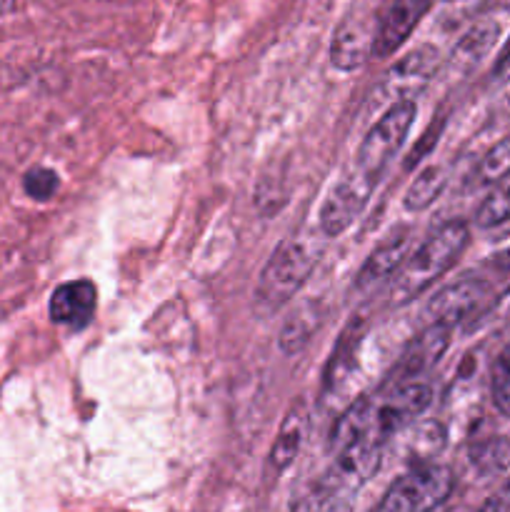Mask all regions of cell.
Listing matches in <instances>:
<instances>
[{"label":"cell","mask_w":510,"mask_h":512,"mask_svg":"<svg viewBox=\"0 0 510 512\" xmlns=\"http://www.w3.org/2000/svg\"><path fill=\"white\" fill-rule=\"evenodd\" d=\"M433 403V388L425 380H398L380 395L358 398L348 405L335 423L330 443L335 450L355 443V440H375L388 443L398 430L413 423Z\"/></svg>","instance_id":"obj_1"},{"label":"cell","mask_w":510,"mask_h":512,"mask_svg":"<svg viewBox=\"0 0 510 512\" xmlns=\"http://www.w3.org/2000/svg\"><path fill=\"white\" fill-rule=\"evenodd\" d=\"M470 228L463 220H448L435 228L413 253L405 258L398 273L390 278L388 298L395 305H408L425 293L438 278H443L463 250L468 248Z\"/></svg>","instance_id":"obj_2"},{"label":"cell","mask_w":510,"mask_h":512,"mask_svg":"<svg viewBox=\"0 0 510 512\" xmlns=\"http://www.w3.org/2000/svg\"><path fill=\"white\" fill-rule=\"evenodd\" d=\"M325 235L298 233L285 238L265 263L255 285V308L260 313H275L300 293L325 250Z\"/></svg>","instance_id":"obj_3"},{"label":"cell","mask_w":510,"mask_h":512,"mask_svg":"<svg viewBox=\"0 0 510 512\" xmlns=\"http://www.w3.org/2000/svg\"><path fill=\"white\" fill-rule=\"evenodd\" d=\"M383 443L375 440H355L335 453V460L325 470L323 478L313 488V512L330 503H348L355 500L365 483L378 473L380 460H383Z\"/></svg>","instance_id":"obj_4"},{"label":"cell","mask_w":510,"mask_h":512,"mask_svg":"<svg viewBox=\"0 0 510 512\" xmlns=\"http://www.w3.org/2000/svg\"><path fill=\"white\" fill-rule=\"evenodd\" d=\"M453 488L455 475L448 465L423 460L390 485L375 512H440Z\"/></svg>","instance_id":"obj_5"},{"label":"cell","mask_w":510,"mask_h":512,"mask_svg":"<svg viewBox=\"0 0 510 512\" xmlns=\"http://www.w3.org/2000/svg\"><path fill=\"white\" fill-rule=\"evenodd\" d=\"M415 115H418L415 100H403V103L385 108V113L375 120V125L360 143L358 153H355V168L375 180L383 178L385 168L393 163L398 150L403 148L405 138L415 123Z\"/></svg>","instance_id":"obj_6"},{"label":"cell","mask_w":510,"mask_h":512,"mask_svg":"<svg viewBox=\"0 0 510 512\" xmlns=\"http://www.w3.org/2000/svg\"><path fill=\"white\" fill-rule=\"evenodd\" d=\"M380 13L373 5H353L330 40V63L343 73L363 68L375 50Z\"/></svg>","instance_id":"obj_7"},{"label":"cell","mask_w":510,"mask_h":512,"mask_svg":"<svg viewBox=\"0 0 510 512\" xmlns=\"http://www.w3.org/2000/svg\"><path fill=\"white\" fill-rule=\"evenodd\" d=\"M438 65V48H433V45H418V48L405 53L403 58L395 60V65H390L385 70L375 95L380 98V103H385V108H390L395 103H403V100H415L428 88L430 80L435 78Z\"/></svg>","instance_id":"obj_8"},{"label":"cell","mask_w":510,"mask_h":512,"mask_svg":"<svg viewBox=\"0 0 510 512\" xmlns=\"http://www.w3.org/2000/svg\"><path fill=\"white\" fill-rule=\"evenodd\" d=\"M375 185H378V180L360 173L358 168H353L348 175H343V178L333 185V190H330L328 198L323 200V205H320V233H323L325 238H338V235H343L345 230L355 223V218L365 210Z\"/></svg>","instance_id":"obj_9"},{"label":"cell","mask_w":510,"mask_h":512,"mask_svg":"<svg viewBox=\"0 0 510 512\" xmlns=\"http://www.w3.org/2000/svg\"><path fill=\"white\" fill-rule=\"evenodd\" d=\"M490 295H493V285L488 280L480 275H465L433 293V298L425 305V318H428V325L453 328V325L473 318L488 303Z\"/></svg>","instance_id":"obj_10"},{"label":"cell","mask_w":510,"mask_h":512,"mask_svg":"<svg viewBox=\"0 0 510 512\" xmlns=\"http://www.w3.org/2000/svg\"><path fill=\"white\" fill-rule=\"evenodd\" d=\"M433 3L435 0H390L388 8L380 13L373 58H390L395 50L403 48Z\"/></svg>","instance_id":"obj_11"},{"label":"cell","mask_w":510,"mask_h":512,"mask_svg":"<svg viewBox=\"0 0 510 512\" xmlns=\"http://www.w3.org/2000/svg\"><path fill=\"white\" fill-rule=\"evenodd\" d=\"M410 245H413V230L405 228V225L385 235V238L375 245L373 253L365 258V263L360 265L358 275H355V288L370 290L373 285L393 278L400 270V265L405 263V258L410 255Z\"/></svg>","instance_id":"obj_12"},{"label":"cell","mask_w":510,"mask_h":512,"mask_svg":"<svg viewBox=\"0 0 510 512\" xmlns=\"http://www.w3.org/2000/svg\"><path fill=\"white\" fill-rule=\"evenodd\" d=\"M95 308H98V290L85 278L58 285L48 303L50 320L68 328H85L93 320Z\"/></svg>","instance_id":"obj_13"},{"label":"cell","mask_w":510,"mask_h":512,"mask_svg":"<svg viewBox=\"0 0 510 512\" xmlns=\"http://www.w3.org/2000/svg\"><path fill=\"white\" fill-rule=\"evenodd\" d=\"M448 345L450 328H443V325H425V330H420L410 340L408 348L403 350L393 375H398V380H420V375L428 373L430 368H435L440 363Z\"/></svg>","instance_id":"obj_14"},{"label":"cell","mask_w":510,"mask_h":512,"mask_svg":"<svg viewBox=\"0 0 510 512\" xmlns=\"http://www.w3.org/2000/svg\"><path fill=\"white\" fill-rule=\"evenodd\" d=\"M305 433H308V408L298 400V403H293V408L288 410L283 423H280L278 435H275V443L268 453L270 473L280 475L283 470L290 468L295 455L300 453V445H303Z\"/></svg>","instance_id":"obj_15"},{"label":"cell","mask_w":510,"mask_h":512,"mask_svg":"<svg viewBox=\"0 0 510 512\" xmlns=\"http://www.w3.org/2000/svg\"><path fill=\"white\" fill-rule=\"evenodd\" d=\"M363 338H365V323L360 318H353L348 325H345L343 333H340L338 343H335L333 348V355H330L328 365H325V373H323L325 390H338L340 385L348 380V375L355 370V363H358Z\"/></svg>","instance_id":"obj_16"},{"label":"cell","mask_w":510,"mask_h":512,"mask_svg":"<svg viewBox=\"0 0 510 512\" xmlns=\"http://www.w3.org/2000/svg\"><path fill=\"white\" fill-rule=\"evenodd\" d=\"M500 30L503 28H500V23L495 18L478 20V23H475L473 28H470L468 33L455 43L453 53H450V60H448L450 68H455L458 73H468V70H473L475 65H478L480 60L493 50V45L498 43Z\"/></svg>","instance_id":"obj_17"},{"label":"cell","mask_w":510,"mask_h":512,"mask_svg":"<svg viewBox=\"0 0 510 512\" xmlns=\"http://www.w3.org/2000/svg\"><path fill=\"white\" fill-rule=\"evenodd\" d=\"M323 315V305L318 300H305V303H300L285 318L283 330H280V350L285 355L303 353L310 345V340H313V335L318 333L320 323H323Z\"/></svg>","instance_id":"obj_18"},{"label":"cell","mask_w":510,"mask_h":512,"mask_svg":"<svg viewBox=\"0 0 510 512\" xmlns=\"http://www.w3.org/2000/svg\"><path fill=\"white\" fill-rule=\"evenodd\" d=\"M470 465L480 478H495L510 468V440L503 435L478 440L468 450Z\"/></svg>","instance_id":"obj_19"},{"label":"cell","mask_w":510,"mask_h":512,"mask_svg":"<svg viewBox=\"0 0 510 512\" xmlns=\"http://www.w3.org/2000/svg\"><path fill=\"white\" fill-rule=\"evenodd\" d=\"M445 183H448L445 170L438 168V165H428L425 170H420V173L413 178V183L408 185V190H405V198H403L405 210H410V213L428 210L430 205L443 195Z\"/></svg>","instance_id":"obj_20"},{"label":"cell","mask_w":510,"mask_h":512,"mask_svg":"<svg viewBox=\"0 0 510 512\" xmlns=\"http://www.w3.org/2000/svg\"><path fill=\"white\" fill-rule=\"evenodd\" d=\"M505 178H510V135L495 143L488 153L480 158L478 168L473 173V185H498Z\"/></svg>","instance_id":"obj_21"},{"label":"cell","mask_w":510,"mask_h":512,"mask_svg":"<svg viewBox=\"0 0 510 512\" xmlns=\"http://www.w3.org/2000/svg\"><path fill=\"white\" fill-rule=\"evenodd\" d=\"M510 220V178H505L503 183H498V188L483 200V205L475 213V223L480 228H495V225H503Z\"/></svg>","instance_id":"obj_22"},{"label":"cell","mask_w":510,"mask_h":512,"mask_svg":"<svg viewBox=\"0 0 510 512\" xmlns=\"http://www.w3.org/2000/svg\"><path fill=\"white\" fill-rule=\"evenodd\" d=\"M490 393L495 408L503 415H510V348H505L490 368Z\"/></svg>","instance_id":"obj_23"},{"label":"cell","mask_w":510,"mask_h":512,"mask_svg":"<svg viewBox=\"0 0 510 512\" xmlns=\"http://www.w3.org/2000/svg\"><path fill=\"white\" fill-rule=\"evenodd\" d=\"M60 188V178L55 170L43 168V165H35L28 173L23 175V190L33 200H50Z\"/></svg>","instance_id":"obj_24"},{"label":"cell","mask_w":510,"mask_h":512,"mask_svg":"<svg viewBox=\"0 0 510 512\" xmlns=\"http://www.w3.org/2000/svg\"><path fill=\"white\" fill-rule=\"evenodd\" d=\"M488 270H490V275L485 280H488L490 285L493 283L505 285V290H508L510 288V248L503 250V253L493 255L488 263Z\"/></svg>","instance_id":"obj_25"},{"label":"cell","mask_w":510,"mask_h":512,"mask_svg":"<svg viewBox=\"0 0 510 512\" xmlns=\"http://www.w3.org/2000/svg\"><path fill=\"white\" fill-rule=\"evenodd\" d=\"M440 130H443V123H438V128H435V123H433V125H430L428 130H425L423 138H420V143L415 145L413 150H410V155H408V165H415V163H418V160H423L425 155L430 153V148H433V145L438 143Z\"/></svg>","instance_id":"obj_26"},{"label":"cell","mask_w":510,"mask_h":512,"mask_svg":"<svg viewBox=\"0 0 510 512\" xmlns=\"http://www.w3.org/2000/svg\"><path fill=\"white\" fill-rule=\"evenodd\" d=\"M478 512H510V478L480 505Z\"/></svg>","instance_id":"obj_27"},{"label":"cell","mask_w":510,"mask_h":512,"mask_svg":"<svg viewBox=\"0 0 510 512\" xmlns=\"http://www.w3.org/2000/svg\"><path fill=\"white\" fill-rule=\"evenodd\" d=\"M488 315L495 320V323L510 325V288L505 290L498 300H495V305L490 308Z\"/></svg>","instance_id":"obj_28"},{"label":"cell","mask_w":510,"mask_h":512,"mask_svg":"<svg viewBox=\"0 0 510 512\" xmlns=\"http://www.w3.org/2000/svg\"><path fill=\"white\" fill-rule=\"evenodd\" d=\"M315 512H355V500H348V503H330L318 508Z\"/></svg>","instance_id":"obj_29"},{"label":"cell","mask_w":510,"mask_h":512,"mask_svg":"<svg viewBox=\"0 0 510 512\" xmlns=\"http://www.w3.org/2000/svg\"><path fill=\"white\" fill-rule=\"evenodd\" d=\"M510 68V38L508 43H505V48L500 50L498 55V63H495V73H503V70Z\"/></svg>","instance_id":"obj_30"},{"label":"cell","mask_w":510,"mask_h":512,"mask_svg":"<svg viewBox=\"0 0 510 512\" xmlns=\"http://www.w3.org/2000/svg\"><path fill=\"white\" fill-rule=\"evenodd\" d=\"M18 5H20V0H0V18H3V15L15 13V10H18Z\"/></svg>","instance_id":"obj_31"},{"label":"cell","mask_w":510,"mask_h":512,"mask_svg":"<svg viewBox=\"0 0 510 512\" xmlns=\"http://www.w3.org/2000/svg\"><path fill=\"white\" fill-rule=\"evenodd\" d=\"M503 98H505V103H508V108H510V78H508V83H505V93H503Z\"/></svg>","instance_id":"obj_32"},{"label":"cell","mask_w":510,"mask_h":512,"mask_svg":"<svg viewBox=\"0 0 510 512\" xmlns=\"http://www.w3.org/2000/svg\"><path fill=\"white\" fill-rule=\"evenodd\" d=\"M440 512H443V510H440Z\"/></svg>","instance_id":"obj_33"}]
</instances>
